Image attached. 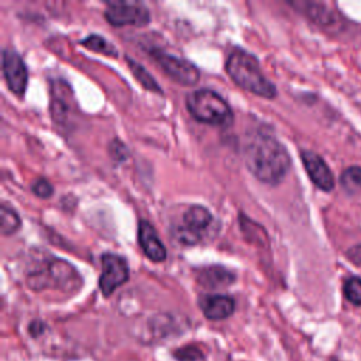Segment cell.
<instances>
[{"instance_id":"1","label":"cell","mask_w":361,"mask_h":361,"mask_svg":"<svg viewBox=\"0 0 361 361\" xmlns=\"http://www.w3.org/2000/svg\"><path fill=\"white\" fill-rule=\"evenodd\" d=\"M244 161L252 176L267 185H278L290 168V157L282 142L262 131L248 137Z\"/></svg>"},{"instance_id":"2","label":"cell","mask_w":361,"mask_h":361,"mask_svg":"<svg viewBox=\"0 0 361 361\" xmlns=\"http://www.w3.org/2000/svg\"><path fill=\"white\" fill-rule=\"evenodd\" d=\"M27 285L38 292L54 289L63 293H75L82 286V278L65 259L54 257L34 258L27 272Z\"/></svg>"},{"instance_id":"3","label":"cell","mask_w":361,"mask_h":361,"mask_svg":"<svg viewBox=\"0 0 361 361\" xmlns=\"http://www.w3.org/2000/svg\"><path fill=\"white\" fill-rule=\"evenodd\" d=\"M224 69L241 89L264 99H274L276 96L275 85L262 73L259 62L252 54L235 48L228 54Z\"/></svg>"},{"instance_id":"4","label":"cell","mask_w":361,"mask_h":361,"mask_svg":"<svg viewBox=\"0 0 361 361\" xmlns=\"http://www.w3.org/2000/svg\"><path fill=\"white\" fill-rule=\"evenodd\" d=\"M186 109L199 123L216 127H228L234 120L230 104L214 90L199 89L186 96Z\"/></svg>"},{"instance_id":"5","label":"cell","mask_w":361,"mask_h":361,"mask_svg":"<svg viewBox=\"0 0 361 361\" xmlns=\"http://www.w3.org/2000/svg\"><path fill=\"white\" fill-rule=\"evenodd\" d=\"M213 221V216L209 209L200 204H193L182 214L179 224L173 227L175 238L185 245H196L203 240L204 230Z\"/></svg>"},{"instance_id":"6","label":"cell","mask_w":361,"mask_h":361,"mask_svg":"<svg viewBox=\"0 0 361 361\" xmlns=\"http://www.w3.org/2000/svg\"><path fill=\"white\" fill-rule=\"evenodd\" d=\"M149 55L157 62V65H159L162 72L176 83L182 86H192L197 83L200 72L190 61L175 56L161 48L149 49Z\"/></svg>"},{"instance_id":"7","label":"cell","mask_w":361,"mask_h":361,"mask_svg":"<svg viewBox=\"0 0 361 361\" xmlns=\"http://www.w3.org/2000/svg\"><path fill=\"white\" fill-rule=\"evenodd\" d=\"M104 18L113 27H144L149 23V10L141 3L131 1H109L104 10Z\"/></svg>"},{"instance_id":"8","label":"cell","mask_w":361,"mask_h":361,"mask_svg":"<svg viewBox=\"0 0 361 361\" xmlns=\"http://www.w3.org/2000/svg\"><path fill=\"white\" fill-rule=\"evenodd\" d=\"M100 262H102V274L99 276V289L107 298L118 286H121L128 281L130 268L124 257L113 252L102 254Z\"/></svg>"},{"instance_id":"9","label":"cell","mask_w":361,"mask_h":361,"mask_svg":"<svg viewBox=\"0 0 361 361\" xmlns=\"http://www.w3.org/2000/svg\"><path fill=\"white\" fill-rule=\"evenodd\" d=\"M1 66L8 89L16 96H23L28 83V69L23 56L16 49L7 47L3 49Z\"/></svg>"},{"instance_id":"10","label":"cell","mask_w":361,"mask_h":361,"mask_svg":"<svg viewBox=\"0 0 361 361\" xmlns=\"http://www.w3.org/2000/svg\"><path fill=\"white\" fill-rule=\"evenodd\" d=\"M300 158L310 180L324 192L333 190L334 176L326 161L319 154L309 149L300 151Z\"/></svg>"},{"instance_id":"11","label":"cell","mask_w":361,"mask_h":361,"mask_svg":"<svg viewBox=\"0 0 361 361\" xmlns=\"http://www.w3.org/2000/svg\"><path fill=\"white\" fill-rule=\"evenodd\" d=\"M72 92L62 80H54L51 85V114L55 123L65 126L72 113Z\"/></svg>"},{"instance_id":"12","label":"cell","mask_w":361,"mask_h":361,"mask_svg":"<svg viewBox=\"0 0 361 361\" xmlns=\"http://www.w3.org/2000/svg\"><path fill=\"white\" fill-rule=\"evenodd\" d=\"M138 244L142 252L152 262H162L166 258V250L161 241L157 230L148 220L138 221Z\"/></svg>"},{"instance_id":"13","label":"cell","mask_w":361,"mask_h":361,"mask_svg":"<svg viewBox=\"0 0 361 361\" xmlns=\"http://www.w3.org/2000/svg\"><path fill=\"white\" fill-rule=\"evenodd\" d=\"M199 306L209 320L227 319L235 310L234 299L227 295H203L199 299Z\"/></svg>"},{"instance_id":"14","label":"cell","mask_w":361,"mask_h":361,"mask_svg":"<svg viewBox=\"0 0 361 361\" xmlns=\"http://www.w3.org/2000/svg\"><path fill=\"white\" fill-rule=\"evenodd\" d=\"M196 281L207 289H221L235 281V274L221 265H210L197 271Z\"/></svg>"},{"instance_id":"15","label":"cell","mask_w":361,"mask_h":361,"mask_svg":"<svg viewBox=\"0 0 361 361\" xmlns=\"http://www.w3.org/2000/svg\"><path fill=\"white\" fill-rule=\"evenodd\" d=\"M292 7L299 10L302 14H305L307 18L314 21L319 25H331L334 23V14L330 8L326 7L323 3H314V1H290Z\"/></svg>"},{"instance_id":"16","label":"cell","mask_w":361,"mask_h":361,"mask_svg":"<svg viewBox=\"0 0 361 361\" xmlns=\"http://www.w3.org/2000/svg\"><path fill=\"white\" fill-rule=\"evenodd\" d=\"M21 227V219L14 209L1 203L0 206V233L3 235H11Z\"/></svg>"},{"instance_id":"17","label":"cell","mask_w":361,"mask_h":361,"mask_svg":"<svg viewBox=\"0 0 361 361\" xmlns=\"http://www.w3.org/2000/svg\"><path fill=\"white\" fill-rule=\"evenodd\" d=\"M80 45H83L85 48H87L90 51H94V52H99V54H103L107 56L117 58V55H118L117 48L111 42H109L106 38H103L102 35H97V34H90L86 38L80 39Z\"/></svg>"},{"instance_id":"18","label":"cell","mask_w":361,"mask_h":361,"mask_svg":"<svg viewBox=\"0 0 361 361\" xmlns=\"http://www.w3.org/2000/svg\"><path fill=\"white\" fill-rule=\"evenodd\" d=\"M127 59V63L133 72V75L135 76V79L147 89V90H151V92H155V93H162L161 90V86L155 82V79L152 78V75L142 66L140 65L138 62L133 61L131 58H126Z\"/></svg>"},{"instance_id":"19","label":"cell","mask_w":361,"mask_h":361,"mask_svg":"<svg viewBox=\"0 0 361 361\" xmlns=\"http://www.w3.org/2000/svg\"><path fill=\"white\" fill-rule=\"evenodd\" d=\"M341 188L350 193L361 192V166H348L340 175Z\"/></svg>"},{"instance_id":"20","label":"cell","mask_w":361,"mask_h":361,"mask_svg":"<svg viewBox=\"0 0 361 361\" xmlns=\"http://www.w3.org/2000/svg\"><path fill=\"white\" fill-rule=\"evenodd\" d=\"M343 292H344L345 299L350 303H353L355 306H361V278L351 276V278L345 279Z\"/></svg>"},{"instance_id":"21","label":"cell","mask_w":361,"mask_h":361,"mask_svg":"<svg viewBox=\"0 0 361 361\" xmlns=\"http://www.w3.org/2000/svg\"><path fill=\"white\" fill-rule=\"evenodd\" d=\"M173 355L178 361H200L203 358L202 351L195 345H186V347L178 348L173 353Z\"/></svg>"},{"instance_id":"22","label":"cell","mask_w":361,"mask_h":361,"mask_svg":"<svg viewBox=\"0 0 361 361\" xmlns=\"http://www.w3.org/2000/svg\"><path fill=\"white\" fill-rule=\"evenodd\" d=\"M31 190H32V193H34L35 196H38V197H41V199H47V197L52 196V193H54V186H52V183H51L48 179H45V178H38V179H35V180L32 182Z\"/></svg>"},{"instance_id":"23","label":"cell","mask_w":361,"mask_h":361,"mask_svg":"<svg viewBox=\"0 0 361 361\" xmlns=\"http://www.w3.org/2000/svg\"><path fill=\"white\" fill-rule=\"evenodd\" d=\"M109 151H110V155H111V158H113L114 161L121 162V161L127 159L128 149H127V147H126L121 141H118V140H113V141L110 142Z\"/></svg>"},{"instance_id":"24","label":"cell","mask_w":361,"mask_h":361,"mask_svg":"<svg viewBox=\"0 0 361 361\" xmlns=\"http://www.w3.org/2000/svg\"><path fill=\"white\" fill-rule=\"evenodd\" d=\"M345 255H347V258H348L353 264L361 267V244H357V245H353L351 248H348L347 252H345Z\"/></svg>"},{"instance_id":"25","label":"cell","mask_w":361,"mask_h":361,"mask_svg":"<svg viewBox=\"0 0 361 361\" xmlns=\"http://www.w3.org/2000/svg\"><path fill=\"white\" fill-rule=\"evenodd\" d=\"M45 329H47V326H45V323L41 322V320H32V322L30 323V326H28V331H30V334H31L32 337L41 336V334L45 331Z\"/></svg>"}]
</instances>
